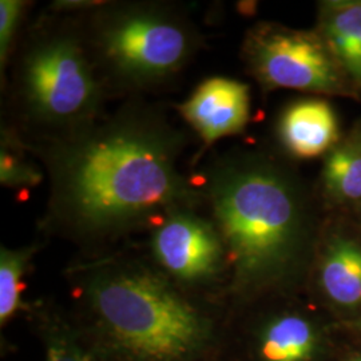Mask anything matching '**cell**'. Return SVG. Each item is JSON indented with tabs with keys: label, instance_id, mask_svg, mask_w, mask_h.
Here are the masks:
<instances>
[{
	"label": "cell",
	"instance_id": "obj_1",
	"mask_svg": "<svg viewBox=\"0 0 361 361\" xmlns=\"http://www.w3.org/2000/svg\"><path fill=\"white\" fill-rule=\"evenodd\" d=\"M25 143L49 178L52 228L104 237L205 205L195 177L180 170L189 137L141 97L73 134Z\"/></svg>",
	"mask_w": 361,
	"mask_h": 361
},
{
	"label": "cell",
	"instance_id": "obj_2",
	"mask_svg": "<svg viewBox=\"0 0 361 361\" xmlns=\"http://www.w3.org/2000/svg\"><path fill=\"white\" fill-rule=\"evenodd\" d=\"M10 63L13 122L7 126L25 142L61 138L104 116L110 94L78 15H42L15 47Z\"/></svg>",
	"mask_w": 361,
	"mask_h": 361
},
{
	"label": "cell",
	"instance_id": "obj_3",
	"mask_svg": "<svg viewBox=\"0 0 361 361\" xmlns=\"http://www.w3.org/2000/svg\"><path fill=\"white\" fill-rule=\"evenodd\" d=\"M198 182L240 281L267 279L293 256L304 224L295 180L255 155H226L204 166Z\"/></svg>",
	"mask_w": 361,
	"mask_h": 361
},
{
	"label": "cell",
	"instance_id": "obj_4",
	"mask_svg": "<svg viewBox=\"0 0 361 361\" xmlns=\"http://www.w3.org/2000/svg\"><path fill=\"white\" fill-rule=\"evenodd\" d=\"M78 18L110 97L165 86L202 47L201 31L177 4L102 1Z\"/></svg>",
	"mask_w": 361,
	"mask_h": 361
},
{
	"label": "cell",
	"instance_id": "obj_5",
	"mask_svg": "<svg viewBox=\"0 0 361 361\" xmlns=\"http://www.w3.org/2000/svg\"><path fill=\"white\" fill-rule=\"evenodd\" d=\"M87 297L116 344L135 359L182 360L205 340L201 314L149 269H99L87 281Z\"/></svg>",
	"mask_w": 361,
	"mask_h": 361
},
{
	"label": "cell",
	"instance_id": "obj_6",
	"mask_svg": "<svg viewBox=\"0 0 361 361\" xmlns=\"http://www.w3.org/2000/svg\"><path fill=\"white\" fill-rule=\"evenodd\" d=\"M243 55L250 73L267 89L344 91L341 66L323 37L310 31L261 23L246 35Z\"/></svg>",
	"mask_w": 361,
	"mask_h": 361
},
{
	"label": "cell",
	"instance_id": "obj_7",
	"mask_svg": "<svg viewBox=\"0 0 361 361\" xmlns=\"http://www.w3.org/2000/svg\"><path fill=\"white\" fill-rule=\"evenodd\" d=\"M200 209L177 207L152 225L157 262L185 283H201L219 273L224 243L217 226L198 214Z\"/></svg>",
	"mask_w": 361,
	"mask_h": 361
},
{
	"label": "cell",
	"instance_id": "obj_8",
	"mask_svg": "<svg viewBox=\"0 0 361 361\" xmlns=\"http://www.w3.org/2000/svg\"><path fill=\"white\" fill-rule=\"evenodd\" d=\"M176 110L207 147L245 128L250 113L249 87L231 78H207Z\"/></svg>",
	"mask_w": 361,
	"mask_h": 361
},
{
	"label": "cell",
	"instance_id": "obj_9",
	"mask_svg": "<svg viewBox=\"0 0 361 361\" xmlns=\"http://www.w3.org/2000/svg\"><path fill=\"white\" fill-rule=\"evenodd\" d=\"M279 135L290 154L313 158L325 153L337 140V121L324 101L307 99L289 106L279 123Z\"/></svg>",
	"mask_w": 361,
	"mask_h": 361
},
{
	"label": "cell",
	"instance_id": "obj_10",
	"mask_svg": "<svg viewBox=\"0 0 361 361\" xmlns=\"http://www.w3.org/2000/svg\"><path fill=\"white\" fill-rule=\"evenodd\" d=\"M322 26L323 39L341 68L361 85V1L328 4Z\"/></svg>",
	"mask_w": 361,
	"mask_h": 361
},
{
	"label": "cell",
	"instance_id": "obj_11",
	"mask_svg": "<svg viewBox=\"0 0 361 361\" xmlns=\"http://www.w3.org/2000/svg\"><path fill=\"white\" fill-rule=\"evenodd\" d=\"M322 283L326 295L337 304H360L361 246L349 240H336L324 257Z\"/></svg>",
	"mask_w": 361,
	"mask_h": 361
},
{
	"label": "cell",
	"instance_id": "obj_12",
	"mask_svg": "<svg viewBox=\"0 0 361 361\" xmlns=\"http://www.w3.org/2000/svg\"><path fill=\"white\" fill-rule=\"evenodd\" d=\"M316 336L307 320L284 316L268 326L261 343L265 361H308L314 350Z\"/></svg>",
	"mask_w": 361,
	"mask_h": 361
},
{
	"label": "cell",
	"instance_id": "obj_13",
	"mask_svg": "<svg viewBox=\"0 0 361 361\" xmlns=\"http://www.w3.org/2000/svg\"><path fill=\"white\" fill-rule=\"evenodd\" d=\"M22 137L7 125L1 126L0 180L10 189H31L39 185L44 170L31 158Z\"/></svg>",
	"mask_w": 361,
	"mask_h": 361
},
{
	"label": "cell",
	"instance_id": "obj_14",
	"mask_svg": "<svg viewBox=\"0 0 361 361\" xmlns=\"http://www.w3.org/2000/svg\"><path fill=\"white\" fill-rule=\"evenodd\" d=\"M324 182L338 200H360L361 145H344L331 152L324 165Z\"/></svg>",
	"mask_w": 361,
	"mask_h": 361
},
{
	"label": "cell",
	"instance_id": "obj_15",
	"mask_svg": "<svg viewBox=\"0 0 361 361\" xmlns=\"http://www.w3.org/2000/svg\"><path fill=\"white\" fill-rule=\"evenodd\" d=\"M34 247L6 249L0 253V322L6 323L20 308L22 277L27 264L34 253Z\"/></svg>",
	"mask_w": 361,
	"mask_h": 361
},
{
	"label": "cell",
	"instance_id": "obj_16",
	"mask_svg": "<svg viewBox=\"0 0 361 361\" xmlns=\"http://www.w3.org/2000/svg\"><path fill=\"white\" fill-rule=\"evenodd\" d=\"M28 3L23 0H1L0 1V68L1 80L4 71L8 68L22 20L25 18Z\"/></svg>",
	"mask_w": 361,
	"mask_h": 361
},
{
	"label": "cell",
	"instance_id": "obj_17",
	"mask_svg": "<svg viewBox=\"0 0 361 361\" xmlns=\"http://www.w3.org/2000/svg\"><path fill=\"white\" fill-rule=\"evenodd\" d=\"M46 361H92L74 344L65 340L52 341L47 350Z\"/></svg>",
	"mask_w": 361,
	"mask_h": 361
},
{
	"label": "cell",
	"instance_id": "obj_18",
	"mask_svg": "<svg viewBox=\"0 0 361 361\" xmlns=\"http://www.w3.org/2000/svg\"><path fill=\"white\" fill-rule=\"evenodd\" d=\"M349 361H361V355H359V356H355V357H352V359H350Z\"/></svg>",
	"mask_w": 361,
	"mask_h": 361
},
{
	"label": "cell",
	"instance_id": "obj_19",
	"mask_svg": "<svg viewBox=\"0 0 361 361\" xmlns=\"http://www.w3.org/2000/svg\"><path fill=\"white\" fill-rule=\"evenodd\" d=\"M360 145H361V143H360Z\"/></svg>",
	"mask_w": 361,
	"mask_h": 361
}]
</instances>
